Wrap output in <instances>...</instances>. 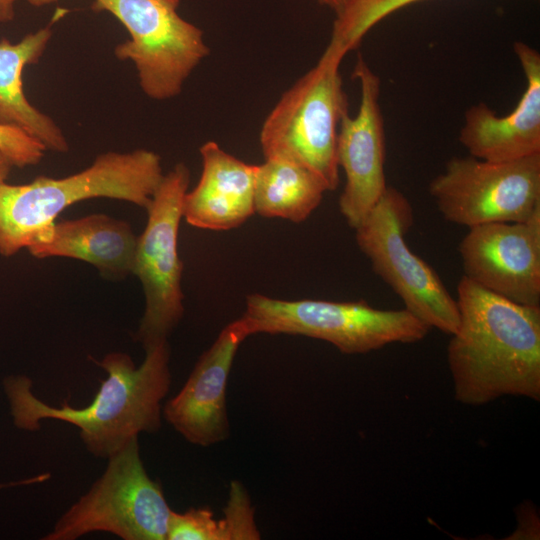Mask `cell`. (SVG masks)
Masks as SVG:
<instances>
[{
  "mask_svg": "<svg viewBox=\"0 0 540 540\" xmlns=\"http://www.w3.org/2000/svg\"><path fill=\"white\" fill-rule=\"evenodd\" d=\"M251 335H301L326 341L343 354H364L392 343H415L430 327L408 310H382L359 301L246 297L242 315Z\"/></svg>",
  "mask_w": 540,
  "mask_h": 540,
  "instance_id": "cell-5",
  "label": "cell"
},
{
  "mask_svg": "<svg viewBox=\"0 0 540 540\" xmlns=\"http://www.w3.org/2000/svg\"><path fill=\"white\" fill-rule=\"evenodd\" d=\"M103 474L55 523L44 540H75L109 532L123 540H166L171 509L149 477L138 437L107 458Z\"/></svg>",
  "mask_w": 540,
  "mask_h": 540,
  "instance_id": "cell-6",
  "label": "cell"
},
{
  "mask_svg": "<svg viewBox=\"0 0 540 540\" xmlns=\"http://www.w3.org/2000/svg\"><path fill=\"white\" fill-rule=\"evenodd\" d=\"M166 540H227L223 519H215L208 508L171 511Z\"/></svg>",
  "mask_w": 540,
  "mask_h": 540,
  "instance_id": "cell-20",
  "label": "cell"
},
{
  "mask_svg": "<svg viewBox=\"0 0 540 540\" xmlns=\"http://www.w3.org/2000/svg\"><path fill=\"white\" fill-rule=\"evenodd\" d=\"M16 0H0V23L12 21L15 16Z\"/></svg>",
  "mask_w": 540,
  "mask_h": 540,
  "instance_id": "cell-23",
  "label": "cell"
},
{
  "mask_svg": "<svg viewBox=\"0 0 540 540\" xmlns=\"http://www.w3.org/2000/svg\"><path fill=\"white\" fill-rule=\"evenodd\" d=\"M323 183L305 167L283 159H265L256 165L255 213L295 223L306 220L326 192Z\"/></svg>",
  "mask_w": 540,
  "mask_h": 540,
  "instance_id": "cell-18",
  "label": "cell"
},
{
  "mask_svg": "<svg viewBox=\"0 0 540 540\" xmlns=\"http://www.w3.org/2000/svg\"><path fill=\"white\" fill-rule=\"evenodd\" d=\"M418 1L421 0H349L336 13L330 41L349 52L381 20Z\"/></svg>",
  "mask_w": 540,
  "mask_h": 540,
  "instance_id": "cell-19",
  "label": "cell"
},
{
  "mask_svg": "<svg viewBox=\"0 0 540 540\" xmlns=\"http://www.w3.org/2000/svg\"><path fill=\"white\" fill-rule=\"evenodd\" d=\"M164 174L160 156L147 149L98 155L64 178L39 176L27 184L0 185V254L15 255L50 228L76 202L111 198L146 209Z\"/></svg>",
  "mask_w": 540,
  "mask_h": 540,
  "instance_id": "cell-3",
  "label": "cell"
},
{
  "mask_svg": "<svg viewBox=\"0 0 540 540\" xmlns=\"http://www.w3.org/2000/svg\"><path fill=\"white\" fill-rule=\"evenodd\" d=\"M189 182L190 171L184 163L164 174L146 208L145 229L137 237L132 274L142 284L145 310L135 337L144 350L168 341L184 314L183 263L177 246Z\"/></svg>",
  "mask_w": 540,
  "mask_h": 540,
  "instance_id": "cell-9",
  "label": "cell"
},
{
  "mask_svg": "<svg viewBox=\"0 0 540 540\" xmlns=\"http://www.w3.org/2000/svg\"><path fill=\"white\" fill-rule=\"evenodd\" d=\"M228 540H258L261 534L255 523V509L246 488L239 481H232L224 508Z\"/></svg>",
  "mask_w": 540,
  "mask_h": 540,
  "instance_id": "cell-21",
  "label": "cell"
},
{
  "mask_svg": "<svg viewBox=\"0 0 540 540\" xmlns=\"http://www.w3.org/2000/svg\"><path fill=\"white\" fill-rule=\"evenodd\" d=\"M52 37L50 26L25 35L17 43L0 40V125L22 129L46 150L64 153L68 141L57 123L33 106L24 94L22 74L35 64Z\"/></svg>",
  "mask_w": 540,
  "mask_h": 540,
  "instance_id": "cell-17",
  "label": "cell"
},
{
  "mask_svg": "<svg viewBox=\"0 0 540 540\" xmlns=\"http://www.w3.org/2000/svg\"><path fill=\"white\" fill-rule=\"evenodd\" d=\"M353 77L360 86V104L355 116L347 112L337 137V160L346 182L339 210L355 229L385 192V128L379 97L381 81L362 55H358Z\"/></svg>",
  "mask_w": 540,
  "mask_h": 540,
  "instance_id": "cell-12",
  "label": "cell"
},
{
  "mask_svg": "<svg viewBox=\"0 0 540 540\" xmlns=\"http://www.w3.org/2000/svg\"><path fill=\"white\" fill-rule=\"evenodd\" d=\"M26 1L32 6L41 7V6L56 2L57 0H26Z\"/></svg>",
  "mask_w": 540,
  "mask_h": 540,
  "instance_id": "cell-26",
  "label": "cell"
},
{
  "mask_svg": "<svg viewBox=\"0 0 540 540\" xmlns=\"http://www.w3.org/2000/svg\"><path fill=\"white\" fill-rule=\"evenodd\" d=\"M513 50L526 79L514 110L499 116L481 102L465 111L458 138L475 158L505 162L540 153V54L522 41Z\"/></svg>",
  "mask_w": 540,
  "mask_h": 540,
  "instance_id": "cell-14",
  "label": "cell"
},
{
  "mask_svg": "<svg viewBox=\"0 0 540 540\" xmlns=\"http://www.w3.org/2000/svg\"><path fill=\"white\" fill-rule=\"evenodd\" d=\"M319 4L331 8L337 13L349 0H316Z\"/></svg>",
  "mask_w": 540,
  "mask_h": 540,
  "instance_id": "cell-25",
  "label": "cell"
},
{
  "mask_svg": "<svg viewBox=\"0 0 540 540\" xmlns=\"http://www.w3.org/2000/svg\"><path fill=\"white\" fill-rule=\"evenodd\" d=\"M413 223V209L398 189L385 192L355 228L360 251L372 270L404 303L405 309L428 325L454 334L460 315L456 300L434 269L409 248L405 235Z\"/></svg>",
  "mask_w": 540,
  "mask_h": 540,
  "instance_id": "cell-7",
  "label": "cell"
},
{
  "mask_svg": "<svg viewBox=\"0 0 540 540\" xmlns=\"http://www.w3.org/2000/svg\"><path fill=\"white\" fill-rule=\"evenodd\" d=\"M180 0H94V11L112 14L130 39L114 54L130 60L142 91L154 100L181 93L186 79L209 54L202 30L178 14Z\"/></svg>",
  "mask_w": 540,
  "mask_h": 540,
  "instance_id": "cell-8",
  "label": "cell"
},
{
  "mask_svg": "<svg viewBox=\"0 0 540 540\" xmlns=\"http://www.w3.org/2000/svg\"><path fill=\"white\" fill-rule=\"evenodd\" d=\"M136 242L127 221L96 213L55 221L26 249L39 259L81 260L95 266L103 277L120 280L132 274Z\"/></svg>",
  "mask_w": 540,
  "mask_h": 540,
  "instance_id": "cell-16",
  "label": "cell"
},
{
  "mask_svg": "<svg viewBox=\"0 0 540 540\" xmlns=\"http://www.w3.org/2000/svg\"><path fill=\"white\" fill-rule=\"evenodd\" d=\"M429 193L457 225L527 220L540 210V153L505 162L453 157L430 181Z\"/></svg>",
  "mask_w": 540,
  "mask_h": 540,
  "instance_id": "cell-10",
  "label": "cell"
},
{
  "mask_svg": "<svg viewBox=\"0 0 540 540\" xmlns=\"http://www.w3.org/2000/svg\"><path fill=\"white\" fill-rule=\"evenodd\" d=\"M249 336L242 317L228 324L200 356L182 389L163 406L162 416L189 443L208 447L228 438V377L239 346Z\"/></svg>",
  "mask_w": 540,
  "mask_h": 540,
  "instance_id": "cell-13",
  "label": "cell"
},
{
  "mask_svg": "<svg viewBox=\"0 0 540 540\" xmlns=\"http://www.w3.org/2000/svg\"><path fill=\"white\" fill-rule=\"evenodd\" d=\"M458 250L464 277L515 303L540 306V210L524 221L471 227Z\"/></svg>",
  "mask_w": 540,
  "mask_h": 540,
  "instance_id": "cell-11",
  "label": "cell"
},
{
  "mask_svg": "<svg viewBox=\"0 0 540 540\" xmlns=\"http://www.w3.org/2000/svg\"><path fill=\"white\" fill-rule=\"evenodd\" d=\"M347 51L329 41L317 64L279 99L263 122L265 159H283L311 171L334 191L339 185L337 137L348 100L339 67Z\"/></svg>",
  "mask_w": 540,
  "mask_h": 540,
  "instance_id": "cell-4",
  "label": "cell"
},
{
  "mask_svg": "<svg viewBox=\"0 0 540 540\" xmlns=\"http://www.w3.org/2000/svg\"><path fill=\"white\" fill-rule=\"evenodd\" d=\"M0 151L13 166L23 168L37 165L44 157L46 148L20 128L0 125Z\"/></svg>",
  "mask_w": 540,
  "mask_h": 540,
  "instance_id": "cell-22",
  "label": "cell"
},
{
  "mask_svg": "<svg viewBox=\"0 0 540 540\" xmlns=\"http://www.w3.org/2000/svg\"><path fill=\"white\" fill-rule=\"evenodd\" d=\"M12 167L13 165L10 160L0 151V185L6 182Z\"/></svg>",
  "mask_w": 540,
  "mask_h": 540,
  "instance_id": "cell-24",
  "label": "cell"
},
{
  "mask_svg": "<svg viewBox=\"0 0 540 540\" xmlns=\"http://www.w3.org/2000/svg\"><path fill=\"white\" fill-rule=\"evenodd\" d=\"M202 173L199 182L187 191L182 205L185 221L209 230H230L254 213L256 165L241 161L208 141L199 149Z\"/></svg>",
  "mask_w": 540,
  "mask_h": 540,
  "instance_id": "cell-15",
  "label": "cell"
},
{
  "mask_svg": "<svg viewBox=\"0 0 540 540\" xmlns=\"http://www.w3.org/2000/svg\"><path fill=\"white\" fill-rule=\"evenodd\" d=\"M168 341L145 350V359L136 366L123 352H111L98 362L107 377L92 402L75 408L64 401L50 406L32 392V381L24 375L7 377L4 391L13 423L26 431H38L40 421L55 419L80 430L86 449L107 459L142 432H158L162 424V400L167 395L171 374Z\"/></svg>",
  "mask_w": 540,
  "mask_h": 540,
  "instance_id": "cell-2",
  "label": "cell"
},
{
  "mask_svg": "<svg viewBox=\"0 0 540 540\" xmlns=\"http://www.w3.org/2000/svg\"><path fill=\"white\" fill-rule=\"evenodd\" d=\"M460 321L447 347L455 399L483 405L502 396L540 400V306L522 305L462 277Z\"/></svg>",
  "mask_w": 540,
  "mask_h": 540,
  "instance_id": "cell-1",
  "label": "cell"
}]
</instances>
